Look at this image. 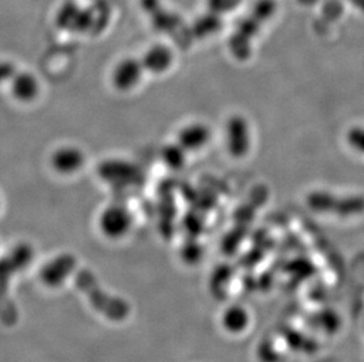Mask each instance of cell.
<instances>
[{
    "mask_svg": "<svg viewBox=\"0 0 364 362\" xmlns=\"http://www.w3.org/2000/svg\"><path fill=\"white\" fill-rule=\"evenodd\" d=\"M134 226V214L127 206L111 204L97 218V229L104 239L121 243L130 236Z\"/></svg>",
    "mask_w": 364,
    "mask_h": 362,
    "instance_id": "cell-1",
    "label": "cell"
},
{
    "mask_svg": "<svg viewBox=\"0 0 364 362\" xmlns=\"http://www.w3.org/2000/svg\"><path fill=\"white\" fill-rule=\"evenodd\" d=\"M76 267L77 259L73 254H57L43 263L39 270V283L45 290H63L75 273Z\"/></svg>",
    "mask_w": 364,
    "mask_h": 362,
    "instance_id": "cell-2",
    "label": "cell"
},
{
    "mask_svg": "<svg viewBox=\"0 0 364 362\" xmlns=\"http://www.w3.org/2000/svg\"><path fill=\"white\" fill-rule=\"evenodd\" d=\"M145 73L141 58L125 57L111 71V85L118 92H132L141 85Z\"/></svg>",
    "mask_w": 364,
    "mask_h": 362,
    "instance_id": "cell-3",
    "label": "cell"
},
{
    "mask_svg": "<svg viewBox=\"0 0 364 362\" xmlns=\"http://www.w3.org/2000/svg\"><path fill=\"white\" fill-rule=\"evenodd\" d=\"M85 164V152L76 145H62L50 155V166L55 173L62 177L76 175Z\"/></svg>",
    "mask_w": 364,
    "mask_h": 362,
    "instance_id": "cell-4",
    "label": "cell"
},
{
    "mask_svg": "<svg viewBox=\"0 0 364 362\" xmlns=\"http://www.w3.org/2000/svg\"><path fill=\"white\" fill-rule=\"evenodd\" d=\"M225 145L234 158H243L251 150V131L243 116H234L228 120L224 130Z\"/></svg>",
    "mask_w": 364,
    "mask_h": 362,
    "instance_id": "cell-5",
    "label": "cell"
},
{
    "mask_svg": "<svg viewBox=\"0 0 364 362\" xmlns=\"http://www.w3.org/2000/svg\"><path fill=\"white\" fill-rule=\"evenodd\" d=\"M252 324V314L243 305H228L218 315V326L229 336L245 334Z\"/></svg>",
    "mask_w": 364,
    "mask_h": 362,
    "instance_id": "cell-6",
    "label": "cell"
},
{
    "mask_svg": "<svg viewBox=\"0 0 364 362\" xmlns=\"http://www.w3.org/2000/svg\"><path fill=\"white\" fill-rule=\"evenodd\" d=\"M213 132L206 124L200 121L186 124L177 134V143L188 152L196 153L210 144Z\"/></svg>",
    "mask_w": 364,
    "mask_h": 362,
    "instance_id": "cell-7",
    "label": "cell"
},
{
    "mask_svg": "<svg viewBox=\"0 0 364 362\" xmlns=\"http://www.w3.org/2000/svg\"><path fill=\"white\" fill-rule=\"evenodd\" d=\"M9 84L11 96L19 104L33 103L41 96V80L35 73L18 71Z\"/></svg>",
    "mask_w": 364,
    "mask_h": 362,
    "instance_id": "cell-8",
    "label": "cell"
},
{
    "mask_svg": "<svg viewBox=\"0 0 364 362\" xmlns=\"http://www.w3.org/2000/svg\"><path fill=\"white\" fill-rule=\"evenodd\" d=\"M145 72L152 75L168 73L175 64V53L168 45H151L141 58Z\"/></svg>",
    "mask_w": 364,
    "mask_h": 362,
    "instance_id": "cell-9",
    "label": "cell"
},
{
    "mask_svg": "<svg viewBox=\"0 0 364 362\" xmlns=\"http://www.w3.org/2000/svg\"><path fill=\"white\" fill-rule=\"evenodd\" d=\"M55 21L64 31L84 32L89 28L91 17L77 4L66 3L59 9Z\"/></svg>",
    "mask_w": 364,
    "mask_h": 362,
    "instance_id": "cell-10",
    "label": "cell"
},
{
    "mask_svg": "<svg viewBox=\"0 0 364 362\" xmlns=\"http://www.w3.org/2000/svg\"><path fill=\"white\" fill-rule=\"evenodd\" d=\"M188 155L189 153L177 141L165 145L161 150V160L166 168H170L172 171L182 170L186 165Z\"/></svg>",
    "mask_w": 364,
    "mask_h": 362,
    "instance_id": "cell-11",
    "label": "cell"
},
{
    "mask_svg": "<svg viewBox=\"0 0 364 362\" xmlns=\"http://www.w3.org/2000/svg\"><path fill=\"white\" fill-rule=\"evenodd\" d=\"M220 28H222V17L220 14L208 11V13L197 19L193 25V32L196 33L197 37H210L220 31Z\"/></svg>",
    "mask_w": 364,
    "mask_h": 362,
    "instance_id": "cell-12",
    "label": "cell"
},
{
    "mask_svg": "<svg viewBox=\"0 0 364 362\" xmlns=\"http://www.w3.org/2000/svg\"><path fill=\"white\" fill-rule=\"evenodd\" d=\"M33 256H35V252H33L31 245L18 243L11 252V260L14 263H18V267L24 268V267L28 266L31 263Z\"/></svg>",
    "mask_w": 364,
    "mask_h": 362,
    "instance_id": "cell-13",
    "label": "cell"
},
{
    "mask_svg": "<svg viewBox=\"0 0 364 362\" xmlns=\"http://www.w3.org/2000/svg\"><path fill=\"white\" fill-rule=\"evenodd\" d=\"M241 4V0H208V11L220 14L231 12Z\"/></svg>",
    "mask_w": 364,
    "mask_h": 362,
    "instance_id": "cell-14",
    "label": "cell"
},
{
    "mask_svg": "<svg viewBox=\"0 0 364 362\" xmlns=\"http://www.w3.org/2000/svg\"><path fill=\"white\" fill-rule=\"evenodd\" d=\"M347 141L349 146L358 153L364 155V127L356 126L349 131L347 134Z\"/></svg>",
    "mask_w": 364,
    "mask_h": 362,
    "instance_id": "cell-15",
    "label": "cell"
},
{
    "mask_svg": "<svg viewBox=\"0 0 364 362\" xmlns=\"http://www.w3.org/2000/svg\"><path fill=\"white\" fill-rule=\"evenodd\" d=\"M18 72L17 66L11 60H0V85L9 84L14 75Z\"/></svg>",
    "mask_w": 364,
    "mask_h": 362,
    "instance_id": "cell-16",
    "label": "cell"
}]
</instances>
